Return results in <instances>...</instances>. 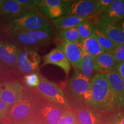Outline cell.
Wrapping results in <instances>:
<instances>
[{
  "label": "cell",
  "mask_w": 124,
  "mask_h": 124,
  "mask_svg": "<svg viewBox=\"0 0 124 124\" xmlns=\"http://www.w3.org/2000/svg\"><path fill=\"white\" fill-rule=\"evenodd\" d=\"M94 58L82 47V59L79 71L83 75L90 78L94 71Z\"/></svg>",
  "instance_id": "obj_23"
},
{
  "label": "cell",
  "mask_w": 124,
  "mask_h": 124,
  "mask_svg": "<svg viewBox=\"0 0 124 124\" xmlns=\"http://www.w3.org/2000/svg\"><path fill=\"white\" fill-rule=\"evenodd\" d=\"M67 109L62 105L45 100L39 94L33 117L45 124H57Z\"/></svg>",
  "instance_id": "obj_2"
},
{
  "label": "cell",
  "mask_w": 124,
  "mask_h": 124,
  "mask_svg": "<svg viewBox=\"0 0 124 124\" xmlns=\"http://www.w3.org/2000/svg\"><path fill=\"white\" fill-rule=\"evenodd\" d=\"M25 93L22 85L18 82H7L1 83L0 99L12 106L24 97Z\"/></svg>",
  "instance_id": "obj_7"
},
{
  "label": "cell",
  "mask_w": 124,
  "mask_h": 124,
  "mask_svg": "<svg viewBox=\"0 0 124 124\" xmlns=\"http://www.w3.org/2000/svg\"><path fill=\"white\" fill-rule=\"evenodd\" d=\"M111 52L114 56L116 64L124 62V44L117 45Z\"/></svg>",
  "instance_id": "obj_30"
},
{
  "label": "cell",
  "mask_w": 124,
  "mask_h": 124,
  "mask_svg": "<svg viewBox=\"0 0 124 124\" xmlns=\"http://www.w3.org/2000/svg\"><path fill=\"white\" fill-rule=\"evenodd\" d=\"M41 57L33 49L24 48L21 49L18 56L17 70L21 74H27L36 72L39 67Z\"/></svg>",
  "instance_id": "obj_6"
},
{
  "label": "cell",
  "mask_w": 124,
  "mask_h": 124,
  "mask_svg": "<svg viewBox=\"0 0 124 124\" xmlns=\"http://www.w3.org/2000/svg\"><path fill=\"white\" fill-rule=\"evenodd\" d=\"M94 23L97 28L116 44H124V32L116 24L104 22L99 18L94 20Z\"/></svg>",
  "instance_id": "obj_12"
},
{
  "label": "cell",
  "mask_w": 124,
  "mask_h": 124,
  "mask_svg": "<svg viewBox=\"0 0 124 124\" xmlns=\"http://www.w3.org/2000/svg\"><path fill=\"white\" fill-rule=\"evenodd\" d=\"M96 0H78L70 7L69 14L90 19L97 15Z\"/></svg>",
  "instance_id": "obj_15"
},
{
  "label": "cell",
  "mask_w": 124,
  "mask_h": 124,
  "mask_svg": "<svg viewBox=\"0 0 124 124\" xmlns=\"http://www.w3.org/2000/svg\"><path fill=\"white\" fill-rule=\"evenodd\" d=\"M116 62L111 52H105L94 58V71L105 74L114 71Z\"/></svg>",
  "instance_id": "obj_17"
},
{
  "label": "cell",
  "mask_w": 124,
  "mask_h": 124,
  "mask_svg": "<svg viewBox=\"0 0 124 124\" xmlns=\"http://www.w3.org/2000/svg\"><path fill=\"white\" fill-rule=\"evenodd\" d=\"M93 34L97 38V40L105 52H111L117 46V44L111 41L104 33H102L101 31L96 27L95 28Z\"/></svg>",
  "instance_id": "obj_24"
},
{
  "label": "cell",
  "mask_w": 124,
  "mask_h": 124,
  "mask_svg": "<svg viewBox=\"0 0 124 124\" xmlns=\"http://www.w3.org/2000/svg\"><path fill=\"white\" fill-rule=\"evenodd\" d=\"M114 24H116L117 27H118L119 28H120L122 30H123L124 32V19L121 20V21H119L117 23H115Z\"/></svg>",
  "instance_id": "obj_37"
},
{
  "label": "cell",
  "mask_w": 124,
  "mask_h": 124,
  "mask_svg": "<svg viewBox=\"0 0 124 124\" xmlns=\"http://www.w3.org/2000/svg\"><path fill=\"white\" fill-rule=\"evenodd\" d=\"M21 5L27 11L36 10L38 9L34 0H14Z\"/></svg>",
  "instance_id": "obj_32"
},
{
  "label": "cell",
  "mask_w": 124,
  "mask_h": 124,
  "mask_svg": "<svg viewBox=\"0 0 124 124\" xmlns=\"http://www.w3.org/2000/svg\"><path fill=\"white\" fill-rule=\"evenodd\" d=\"M114 71H115L124 80V62L122 63H117L114 67Z\"/></svg>",
  "instance_id": "obj_35"
},
{
  "label": "cell",
  "mask_w": 124,
  "mask_h": 124,
  "mask_svg": "<svg viewBox=\"0 0 124 124\" xmlns=\"http://www.w3.org/2000/svg\"><path fill=\"white\" fill-rule=\"evenodd\" d=\"M116 0H96L97 15L100 16L107 8L112 4Z\"/></svg>",
  "instance_id": "obj_31"
},
{
  "label": "cell",
  "mask_w": 124,
  "mask_h": 124,
  "mask_svg": "<svg viewBox=\"0 0 124 124\" xmlns=\"http://www.w3.org/2000/svg\"><path fill=\"white\" fill-rule=\"evenodd\" d=\"M21 49L12 43L1 40L0 42V60L1 66L10 70L17 69L18 56Z\"/></svg>",
  "instance_id": "obj_9"
},
{
  "label": "cell",
  "mask_w": 124,
  "mask_h": 124,
  "mask_svg": "<svg viewBox=\"0 0 124 124\" xmlns=\"http://www.w3.org/2000/svg\"><path fill=\"white\" fill-rule=\"evenodd\" d=\"M38 97V95H35L32 93L27 94L25 93L22 100L10 106L8 115L6 119L8 121V124L21 121L33 117L34 109Z\"/></svg>",
  "instance_id": "obj_3"
},
{
  "label": "cell",
  "mask_w": 124,
  "mask_h": 124,
  "mask_svg": "<svg viewBox=\"0 0 124 124\" xmlns=\"http://www.w3.org/2000/svg\"><path fill=\"white\" fill-rule=\"evenodd\" d=\"M83 101L91 108L107 112L124 106V101L113 90L105 74H97L91 79L90 89Z\"/></svg>",
  "instance_id": "obj_1"
},
{
  "label": "cell",
  "mask_w": 124,
  "mask_h": 124,
  "mask_svg": "<svg viewBox=\"0 0 124 124\" xmlns=\"http://www.w3.org/2000/svg\"><path fill=\"white\" fill-rule=\"evenodd\" d=\"M44 63L42 65L53 64L58 66L64 71L67 75H69L71 70V64L67 58L64 51L60 46H57L43 57Z\"/></svg>",
  "instance_id": "obj_11"
},
{
  "label": "cell",
  "mask_w": 124,
  "mask_h": 124,
  "mask_svg": "<svg viewBox=\"0 0 124 124\" xmlns=\"http://www.w3.org/2000/svg\"><path fill=\"white\" fill-rule=\"evenodd\" d=\"M91 79L83 75L79 70L75 69L69 81V87L72 95L76 100H83V97L90 87Z\"/></svg>",
  "instance_id": "obj_8"
},
{
  "label": "cell",
  "mask_w": 124,
  "mask_h": 124,
  "mask_svg": "<svg viewBox=\"0 0 124 124\" xmlns=\"http://www.w3.org/2000/svg\"><path fill=\"white\" fill-rule=\"evenodd\" d=\"M75 114L79 124H101L99 114L90 108H79Z\"/></svg>",
  "instance_id": "obj_20"
},
{
  "label": "cell",
  "mask_w": 124,
  "mask_h": 124,
  "mask_svg": "<svg viewBox=\"0 0 124 124\" xmlns=\"http://www.w3.org/2000/svg\"><path fill=\"white\" fill-rule=\"evenodd\" d=\"M78 0H62L64 6L66 15H68L70 10V7L72 4L77 2Z\"/></svg>",
  "instance_id": "obj_36"
},
{
  "label": "cell",
  "mask_w": 124,
  "mask_h": 124,
  "mask_svg": "<svg viewBox=\"0 0 124 124\" xmlns=\"http://www.w3.org/2000/svg\"><path fill=\"white\" fill-rule=\"evenodd\" d=\"M38 10L51 20L66 15L62 0H43L38 6Z\"/></svg>",
  "instance_id": "obj_16"
},
{
  "label": "cell",
  "mask_w": 124,
  "mask_h": 124,
  "mask_svg": "<svg viewBox=\"0 0 124 124\" xmlns=\"http://www.w3.org/2000/svg\"><path fill=\"white\" fill-rule=\"evenodd\" d=\"M80 43L85 51L94 58L105 52L94 34L90 38L83 40Z\"/></svg>",
  "instance_id": "obj_21"
},
{
  "label": "cell",
  "mask_w": 124,
  "mask_h": 124,
  "mask_svg": "<svg viewBox=\"0 0 124 124\" xmlns=\"http://www.w3.org/2000/svg\"><path fill=\"white\" fill-rule=\"evenodd\" d=\"M43 0H34V1H35L36 5H37V7H38V6L40 4V3L41 2V1H42Z\"/></svg>",
  "instance_id": "obj_39"
},
{
  "label": "cell",
  "mask_w": 124,
  "mask_h": 124,
  "mask_svg": "<svg viewBox=\"0 0 124 124\" xmlns=\"http://www.w3.org/2000/svg\"><path fill=\"white\" fill-rule=\"evenodd\" d=\"M5 1V0H0V5H2V3L4 2Z\"/></svg>",
  "instance_id": "obj_40"
},
{
  "label": "cell",
  "mask_w": 124,
  "mask_h": 124,
  "mask_svg": "<svg viewBox=\"0 0 124 124\" xmlns=\"http://www.w3.org/2000/svg\"><path fill=\"white\" fill-rule=\"evenodd\" d=\"M36 91L45 100L62 105L69 108V104L64 93L54 82L40 75V82L36 88Z\"/></svg>",
  "instance_id": "obj_5"
},
{
  "label": "cell",
  "mask_w": 124,
  "mask_h": 124,
  "mask_svg": "<svg viewBox=\"0 0 124 124\" xmlns=\"http://www.w3.org/2000/svg\"><path fill=\"white\" fill-rule=\"evenodd\" d=\"M8 124H45L42 121L36 118L32 117L26 120L21 121L14 122Z\"/></svg>",
  "instance_id": "obj_34"
},
{
  "label": "cell",
  "mask_w": 124,
  "mask_h": 124,
  "mask_svg": "<svg viewBox=\"0 0 124 124\" xmlns=\"http://www.w3.org/2000/svg\"><path fill=\"white\" fill-rule=\"evenodd\" d=\"M9 24L23 30L53 29L51 23L36 10L27 12L18 17L9 20Z\"/></svg>",
  "instance_id": "obj_4"
},
{
  "label": "cell",
  "mask_w": 124,
  "mask_h": 124,
  "mask_svg": "<svg viewBox=\"0 0 124 124\" xmlns=\"http://www.w3.org/2000/svg\"><path fill=\"white\" fill-rule=\"evenodd\" d=\"M24 83L29 88H36L40 82V75L36 72H32L25 75Z\"/></svg>",
  "instance_id": "obj_28"
},
{
  "label": "cell",
  "mask_w": 124,
  "mask_h": 124,
  "mask_svg": "<svg viewBox=\"0 0 124 124\" xmlns=\"http://www.w3.org/2000/svg\"><path fill=\"white\" fill-rule=\"evenodd\" d=\"M10 37L20 46L27 48H37L46 45L36 40L25 31L18 28L10 25L8 29Z\"/></svg>",
  "instance_id": "obj_10"
},
{
  "label": "cell",
  "mask_w": 124,
  "mask_h": 124,
  "mask_svg": "<svg viewBox=\"0 0 124 124\" xmlns=\"http://www.w3.org/2000/svg\"><path fill=\"white\" fill-rule=\"evenodd\" d=\"M111 86L116 93L124 101V80L115 71L105 74Z\"/></svg>",
  "instance_id": "obj_22"
},
{
  "label": "cell",
  "mask_w": 124,
  "mask_h": 124,
  "mask_svg": "<svg viewBox=\"0 0 124 124\" xmlns=\"http://www.w3.org/2000/svg\"><path fill=\"white\" fill-rule=\"evenodd\" d=\"M90 20L89 18H82L74 15H66L56 19L51 20L52 24L58 29L59 31L64 30V29L72 28L77 27L80 23L86 20Z\"/></svg>",
  "instance_id": "obj_19"
},
{
  "label": "cell",
  "mask_w": 124,
  "mask_h": 124,
  "mask_svg": "<svg viewBox=\"0 0 124 124\" xmlns=\"http://www.w3.org/2000/svg\"><path fill=\"white\" fill-rule=\"evenodd\" d=\"M77 28L79 33L81 41H82L93 35L95 27L94 23L88 20L80 23Z\"/></svg>",
  "instance_id": "obj_26"
},
{
  "label": "cell",
  "mask_w": 124,
  "mask_h": 124,
  "mask_svg": "<svg viewBox=\"0 0 124 124\" xmlns=\"http://www.w3.org/2000/svg\"><path fill=\"white\" fill-rule=\"evenodd\" d=\"M36 39L48 45L54 35V30H24Z\"/></svg>",
  "instance_id": "obj_25"
},
{
  "label": "cell",
  "mask_w": 124,
  "mask_h": 124,
  "mask_svg": "<svg viewBox=\"0 0 124 124\" xmlns=\"http://www.w3.org/2000/svg\"><path fill=\"white\" fill-rule=\"evenodd\" d=\"M0 12L1 17H6L10 20L18 17L29 11L26 10L21 5L14 0H5L0 5Z\"/></svg>",
  "instance_id": "obj_18"
},
{
  "label": "cell",
  "mask_w": 124,
  "mask_h": 124,
  "mask_svg": "<svg viewBox=\"0 0 124 124\" xmlns=\"http://www.w3.org/2000/svg\"><path fill=\"white\" fill-rule=\"evenodd\" d=\"M64 51L71 66L79 70L82 59V46L81 43L70 42L64 40L59 46Z\"/></svg>",
  "instance_id": "obj_13"
},
{
  "label": "cell",
  "mask_w": 124,
  "mask_h": 124,
  "mask_svg": "<svg viewBox=\"0 0 124 124\" xmlns=\"http://www.w3.org/2000/svg\"><path fill=\"white\" fill-rule=\"evenodd\" d=\"M57 124H79L78 121L75 113L67 109L65 111Z\"/></svg>",
  "instance_id": "obj_29"
},
{
  "label": "cell",
  "mask_w": 124,
  "mask_h": 124,
  "mask_svg": "<svg viewBox=\"0 0 124 124\" xmlns=\"http://www.w3.org/2000/svg\"><path fill=\"white\" fill-rule=\"evenodd\" d=\"M59 33L64 40L70 42L80 43L81 39L77 27L59 31Z\"/></svg>",
  "instance_id": "obj_27"
},
{
  "label": "cell",
  "mask_w": 124,
  "mask_h": 124,
  "mask_svg": "<svg viewBox=\"0 0 124 124\" xmlns=\"http://www.w3.org/2000/svg\"><path fill=\"white\" fill-rule=\"evenodd\" d=\"M10 107V105L0 99V117L1 121L7 119Z\"/></svg>",
  "instance_id": "obj_33"
},
{
  "label": "cell",
  "mask_w": 124,
  "mask_h": 124,
  "mask_svg": "<svg viewBox=\"0 0 124 124\" xmlns=\"http://www.w3.org/2000/svg\"><path fill=\"white\" fill-rule=\"evenodd\" d=\"M99 19L115 24L124 19V0H116L99 16Z\"/></svg>",
  "instance_id": "obj_14"
},
{
  "label": "cell",
  "mask_w": 124,
  "mask_h": 124,
  "mask_svg": "<svg viewBox=\"0 0 124 124\" xmlns=\"http://www.w3.org/2000/svg\"><path fill=\"white\" fill-rule=\"evenodd\" d=\"M116 124H124V117H122V118H121V120H119Z\"/></svg>",
  "instance_id": "obj_38"
}]
</instances>
